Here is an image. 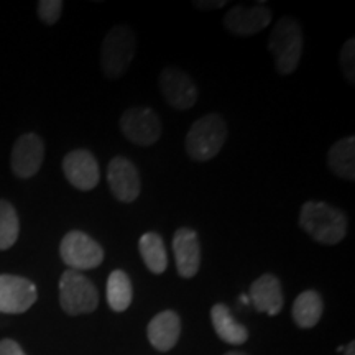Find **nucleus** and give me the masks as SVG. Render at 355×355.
<instances>
[{
    "label": "nucleus",
    "mask_w": 355,
    "mask_h": 355,
    "mask_svg": "<svg viewBox=\"0 0 355 355\" xmlns=\"http://www.w3.org/2000/svg\"><path fill=\"white\" fill-rule=\"evenodd\" d=\"M107 303L115 313H123L130 308L133 288L130 277L123 270H114L107 278Z\"/></svg>",
    "instance_id": "412c9836"
},
{
    "label": "nucleus",
    "mask_w": 355,
    "mask_h": 355,
    "mask_svg": "<svg viewBox=\"0 0 355 355\" xmlns=\"http://www.w3.org/2000/svg\"><path fill=\"white\" fill-rule=\"evenodd\" d=\"M159 92L176 110H188L198 102L196 83L189 74L176 68H165L159 74Z\"/></svg>",
    "instance_id": "1a4fd4ad"
},
{
    "label": "nucleus",
    "mask_w": 355,
    "mask_h": 355,
    "mask_svg": "<svg viewBox=\"0 0 355 355\" xmlns=\"http://www.w3.org/2000/svg\"><path fill=\"white\" fill-rule=\"evenodd\" d=\"M241 300H242V303H245V304H248V303H250V300H248L245 295H242V296H241Z\"/></svg>",
    "instance_id": "cd10ccee"
},
{
    "label": "nucleus",
    "mask_w": 355,
    "mask_h": 355,
    "mask_svg": "<svg viewBox=\"0 0 355 355\" xmlns=\"http://www.w3.org/2000/svg\"><path fill=\"white\" fill-rule=\"evenodd\" d=\"M107 181L114 198L121 202H133L140 196L141 183L137 166L125 157H115L107 166Z\"/></svg>",
    "instance_id": "9b49d317"
},
{
    "label": "nucleus",
    "mask_w": 355,
    "mask_h": 355,
    "mask_svg": "<svg viewBox=\"0 0 355 355\" xmlns=\"http://www.w3.org/2000/svg\"><path fill=\"white\" fill-rule=\"evenodd\" d=\"M343 352L345 355H354V352H355V343H354V340H352V343H349V345H345V347L343 349Z\"/></svg>",
    "instance_id": "bb28decb"
},
{
    "label": "nucleus",
    "mask_w": 355,
    "mask_h": 355,
    "mask_svg": "<svg viewBox=\"0 0 355 355\" xmlns=\"http://www.w3.org/2000/svg\"><path fill=\"white\" fill-rule=\"evenodd\" d=\"M272 21V10L259 3L257 7L235 6L225 13L224 25L232 35L237 37H252L261 32Z\"/></svg>",
    "instance_id": "ddd939ff"
},
{
    "label": "nucleus",
    "mask_w": 355,
    "mask_h": 355,
    "mask_svg": "<svg viewBox=\"0 0 355 355\" xmlns=\"http://www.w3.org/2000/svg\"><path fill=\"white\" fill-rule=\"evenodd\" d=\"M60 304L69 316L94 313L99 306V293L86 275L66 270L60 278Z\"/></svg>",
    "instance_id": "39448f33"
},
{
    "label": "nucleus",
    "mask_w": 355,
    "mask_h": 355,
    "mask_svg": "<svg viewBox=\"0 0 355 355\" xmlns=\"http://www.w3.org/2000/svg\"><path fill=\"white\" fill-rule=\"evenodd\" d=\"M340 68H343L345 81L354 84L355 83V40L349 38L344 43L343 50H340Z\"/></svg>",
    "instance_id": "5701e85b"
},
{
    "label": "nucleus",
    "mask_w": 355,
    "mask_h": 355,
    "mask_svg": "<svg viewBox=\"0 0 355 355\" xmlns=\"http://www.w3.org/2000/svg\"><path fill=\"white\" fill-rule=\"evenodd\" d=\"M227 140V125L219 114H207L198 119L186 135V152L196 162H209L219 155Z\"/></svg>",
    "instance_id": "7ed1b4c3"
},
{
    "label": "nucleus",
    "mask_w": 355,
    "mask_h": 355,
    "mask_svg": "<svg viewBox=\"0 0 355 355\" xmlns=\"http://www.w3.org/2000/svg\"><path fill=\"white\" fill-rule=\"evenodd\" d=\"M44 159V144L37 133H25L17 139L12 148L10 165L17 178L26 180L40 171Z\"/></svg>",
    "instance_id": "9d476101"
},
{
    "label": "nucleus",
    "mask_w": 355,
    "mask_h": 355,
    "mask_svg": "<svg viewBox=\"0 0 355 355\" xmlns=\"http://www.w3.org/2000/svg\"><path fill=\"white\" fill-rule=\"evenodd\" d=\"M119 125L125 139L140 146L157 144L163 132L157 112L148 107H128L121 115Z\"/></svg>",
    "instance_id": "0eeeda50"
},
{
    "label": "nucleus",
    "mask_w": 355,
    "mask_h": 355,
    "mask_svg": "<svg viewBox=\"0 0 355 355\" xmlns=\"http://www.w3.org/2000/svg\"><path fill=\"white\" fill-rule=\"evenodd\" d=\"M61 260L69 270H92L104 261V248L83 230H69L60 243Z\"/></svg>",
    "instance_id": "423d86ee"
},
{
    "label": "nucleus",
    "mask_w": 355,
    "mask_h": 355,
    "mask_svg": "<svg viewBox=\"0 0 355 355\" xmlns=\"http://www.w3.org/2000/svg\"><path fill=\"white\" fill-rule=\"evenodd\" d=\"M173 254L180 277H196L201 266V243L196 230L189 227L178 229L173 235Z\"/></svg>",
    "instance_id": "4468645a"
},
{
    "label": "nucleus",
    "mask_w": 355,
    "mask_h": 355,
    "mask_svg": "<svg viewBox=\"0 0 355 355\" xmlns=\"http://www.w3.org/2000/svg\"><path fill=\"white\" fill-rule=\"evenodd\" d=\"M37 300L38 291L33 282L17 275H0V313L21 314Z\"/></svg>",
    "instance_id": "6e6552de"
},
{
    "label": "nucleus",
    "mask_w": 355,
    "mask_h": 355,
    "mask_svg": "<svg viewBox=\"0 0 355 355\" xmlns=\"http://www.w3.org/2000/svg\"><path fill=\"white\" fill-rule=\"evenodd\" d=\"M324 311V301L322 296L318 291L308 290L303 291L298 298L293 303V321L296 322V326L301 329H311L319 322V319L322 318Z\"/></svg>",
    "instance_id": "6ab92c4d"
},
{
    "label": "nucleus",
    "mask_w": 355,
    "mask_h": 355,
    "mask_svg": "<svg viewBox=\"0 0 355 355\" xmlns=\"http://www.w3.org/2000/svg\"><path fill=\"white\" fill-rule=\"evenodd\" d=\"M225 355H247V354H243V352H235V350H234V352H227Z\"/></svg>",
    "instance_id": "c85d7f7f"
},
{
    "label": "nucleus",
    "mask_w": 355,
    "mask_h": 355,
    "mask_svg": "<svg viewBox=\"0 0 355 355\" xmlns=\"http://www.w3.org/2000/svg\"><path fill=\"white\" fill-rule=\"evenodd\" d=\"M66 180L79 191H91L99 184V163L89 150H73L63 159Z\"/></svg>",
    "instance_id": "f8f14e48"
},
{
    "label": "nucleus",
    "mask_w": 355,
    "mask_h": 355,
    "mask_svg": "<svg viewBox=\"0 0 355 355\" xmlns=\"http://www.w3.org/2000/svg\"><path fill=\"white\" fill-rule=\"evenodd\" d=\"M303 30L291 17H282L273 26L268 50L275 56V66L282 76L295 73L303 55Z\"/></svg>",
    "instance_id": "f03ea898"
},
{
    "label": "nucleus",
    "mask_w": 355,
    "mask_h": 355,
    "mask_svg": "<svg viewBox=\"0 0 355 355\" xmlns=\"http://www.w3.org/2000/svg\"><path fill=\"white\" fill-rule=\"evenodd\" d=\"M193 6L196 8H202V10H212V8L225 7L227 6V2H225V0H211V2H207V0H201V2H193Z\"/></svg>",
    "instance_id": "a878e982"
},
{
    "label": "nucleus",
    "mask_w": 355,
    "mask_h": 355,
    "mask_svg": "<svg viewBox=\"0 0 355 355\" xmlns=\"http://www.w3.org/2000/svg\"><path fill=\"white\" fill-rule=\"evenodd\" d=\"M211 321L216 334L220 337L224 343L230 345H242L247 343L248 331L247 327L235 321L230 309L225 304H214L211 309Z\"/></svg>",
    "instance_id": "f3484780"
},
{
    "label": "nucleus",
    "mask_w": 355,
    "mask_h": 355,
    "mask_svg": "<svg viewBox=\"0 0 355 355\" xmlns=\"http://www.w3.org/2000/svg\"><path fill=\"white\" fill-rule=\"evenodd\" d=\"M20 234V220L12 202L0 199V250L13 247Z\"/></svg>",
    "instance_id": "4be33fe9"
},
{
    "label": "nucleus",
    "mask_w": 355,
    "mask_h": 355,
    "mask_svg": "<svg viewBox=\"0 0 355 355\" xmlns=\"http://www.w3.org/2000/svg\"><path fill=\"white\" fill-rule=\"evenodd\" d=\"M150 344L159 352H168L178 344L181 336V319L175 311L165 309L158 313L146 327Z\"/></svg>",
    "instance_id": "dca6fc26"
},
{
    "label": "nucleus",
    "mask_w": 355,
    "mask_h": 355,
    "mask_svg": "<svg viewBox=\"0 0 355 355\" xmlns=\"http://www.w3.org/2000/svg\"><path fill=\"white\" fill-rule=\"evenodd\" d=\"M250 303L259 313H266L270 316H277L283 309V290L279 279L272 273L261 275L250 286Z\"/></svg>",
    "instance_id": "2eb2a0df"
},
{
    "label": "nucleus",
    "mask_w": 355,
    "mask_h": 355,
    "mask_svg": "<svg viewBox=\"0 0 355 355\" xmlns=\"http://www.w3.org/2000/svg\"><path fill=\"white\" fill-rule=\"evenodd\" d=\"M139 250L145 266L150 272L155 275H162L166 272L168 254L162 235L157 232L144 234L139 241Z\"/></svg>",
    "instance_id": "aec40b11"
},
{
    "label": "nucleus",
    "mask_w": 355,
    "mask_h": 355,
    "mask_svg": "<svg viewBox=\"0 0 355 355\" xmlns=\"http://www.w3.org/2000/svg\"><path fill=\"white\" fill-rule=\"evenodd\" d=\"M300 227L322 245H336L347 235V216L322 201H308L300 211Z\"/></svg>",
    "instance_id": "f257e3e1"
},
{
    "label": "nucleus",
    "mask_w": 355,
    "mask_h": 355,
    "mask_svg": "<svg viewBox=\"0 0 355 355\" xmlns=\"http://www.w3.org/2000/svg\"><path fill=\"white\" fill-rule=\"evenodd\" d=\"M327 165L336 176L343 180H355V137H344L331 146Z\"/></svg>",
    "instance_id": "a211bd4d"
},
{
    "label": "nucleus",
    "mask_w": 355,
    "mask_h": 355,
    "mask_svg": "<svg viewBox=\"0 0 355 355\" xmlns=\"http://www.w3.org/2000/svg\"><path fill=\"white\" fill-rule=\"evenodd\" d=\"M61 12H63L61 0H42V2H38V17L43 24H56L60 20Z\"/></svg>",
    "instance_id": "b1692460"
},
{
    "label": "nucleus",
    "mask_w": 355,
    "mask_h": 355,
    "mask_svg": "<svg viewBox=\"0 0 355 355\" xmlns=\"http://www.w3.org/2000/svg\"><path fill=\"white\" fill-rule=\"evenodd\" d=\"M0 355H26L24 349L20 347L15 340L3 339L0 340Z\"/></svg>",
    "instance_id": "393cba45"
},
{
    "label": "nucleus",
    "mask_w": 355,
    "mask_h": 355,
    "mask_svg": "<svg viewBox=\"0 0 355 355\" xmlns=\"http://www.w3.org/2000/svg\"><path fill=\"white\" fill-rule=\"evenodd\" d=\"M137 51L135 35L128 26L117 25L105 35L101 48V68L105 78L119 79L127 73Z\"/></svg>",
    "instance_id": "20e7f679"
}]
</instances>
